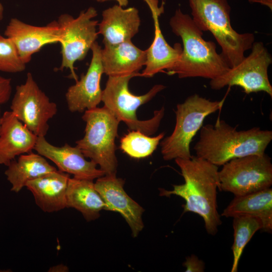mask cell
Instances as JSON below:
<instances>
[{
	"mask_svg": "<svg viewBox=\"0 0 272 272\" xmlns=\"http://www.w3.org/2000/svg\"><path fill=\"white\" fill-rule=\"evenodd\" d=\"M184 183L173 185L172 190L159 189L160 195L179 196L184 199L183 213L192 212L203 220L209 234L215 235L222 221L218 211L217 189L219 187L218 166L208 161L192 156L189 159H175Z\"/></svg>",
	"mask_w": 272,
	"mask_h": 272,
	"instance_id": "6da1fadb",
	"label": "cell"
},
{
	"mask_svg": "<svg viewBox=\"0 0 272 272\" xmlns=\"http://www.w3.org/2000/svg\"><path fill=\"white\" fill-rule=\"evenodd\" d=\"M172 32L181 37L183 47L178 60L167 71L180 79L200 77L214 79L226 73L230 67L216 50L213 41H206L202 31L192 18L177 9L169 21Z\"/></svg>",
	"mask_w": 272,
	"mask_h": 272,
	"instance_id": "7a4b0ae2",
	"label": "cell"
},
{
	"mask_svg": "<svg viewBox=\"0 0 272 272\" xmlns=\"http://www.w3.org/2000/svg\"><path fill=\"white\" fill-rule=\"evenodd\" d=\"M272 140V131L254 127L237 130L218 118L214 124L202 126L194 146L196 156L217 166L247 155H262Z\"/></svg>",
	"mask_w": 272,
	"mask_h": 272,
	"instance_id": "3957f363",
	"label": "cell"
},
{
	"mask_svg": "<svg viewBox=\"0 0 272 272\" xmlns=\"http://www.w3.org/2000/svg\"><path fill=\"white\" fill-rule=\"evenodd\" d=\"M192 20L202 31H209L222 49L230 67L239 64L244 53L251 48L254 35L237 32L230 21L231 8L227 0H188Z\"/></svg>",
	"mask_w": 272,
	"mask_h": 272,
	"instance_id": "277c9868",
	"label": "cell"
},
{
	"mask_svg": "<svg viewBox=\"0 0 272 272\" xmlns=\"http://www.w3.org/2000/svg\"><path fill=\"white\" fill-rule=\"evenodd\" d=\"M137 76L143 75L137 73L122 76H108L103 90L102 101L104 106L120 121L124 122L129 129L151 135L156 132L160 126L165 113L164 107L155 111L151 118L145 120L137 118V110L164 89L165 86L157 84L145 94L135 95L130 92L128 83L131 78Z\"/></svg>",
	"mask_w": 272,
	"mask_h": 272,
	"instance_id": "5b68a950",
	"label": "cell"
},
{
	"mask_svg": "<svg viewBox=\"0 0 272 272\" xmlns=\"http://www.w3.org/2000/svg\"><path fill=\"white\" fill-rule=\"evenodd\" d=\"M82 119L86 122L85 135L76 142V147L105 175L116 174L115 140L120 121L105 106L85 110Z\"/></svg>",
	"mask_w": 272,
	"mask_h": 272,
	"instance_id": "8992f818",
	"label": "cell"
},
{
	"mask_svg": "<svg viewBox=\"0 0 272 272\" xmlns=\"http://www.w3.org/2000/svg\"><path fill=\"white\" fill-rule=\"evenodd\" d=\"M224 101H211L195 94L178 104L174 129L160 143L164 160L191 158L190 145L192 139L202 127L205 119L220 109Z\"/></svg>",
	"mask_w": 272,
	"mask_h": 272,
	"instance_id": "52a82bcc",
	"label": "cell"
},
{
	"mask_svg": "<svg viewBox=\"0 0 272 272\" xmlns=\"http://www.w3.org/2000/svg\"><path fill=\"white\" fill-rule=\"evenodd\" d=\"M220 191L241 196L271 187L272 164L266 154L233 159L219 170Z\"/></svg>",
	"mask_w": 272,
	"mask_h": 272,
	"instance_id": "ba28073f",
	"label": "cell"
},
{
	"mask_svg": "<svg viewBox=\"0 0 272 272\" xmlns=\"http://www.w3.org/2000/svg\"><path fill=\"white\" fill-rule=\"evenodd\" d=\"M97 16V10L90 7L85 11H82L76 18L70 14H63L60 15L57 21L62 56L58 70L69 69L71 72L70 77L76 82L78 78L74 63L85 58L98 37V21L93 20Z\"/></svg>",
	"mask_w": 272,
	"mask_h": 272,
	"instance_id": "9c48e42d",
	"label": "cell"
},
{
	"mask_svg": "<svg viewBox=\"0 0 272 272\" xmlns=\"http://www.w3.org/2000/svg\"><path fill=\"white\" fill-rule=\"evenodd\" d=\"M251 49V53L239 64L211 80V88L218 90L227 86H237L247 94L263 91L271 97L272 86L267 73L271 56L261 42H254Z\"/></svg>",
	"mask_w": 272,
	"mask_h": 272,
	"instance_id": "30bf717a",
	"label": "cell"
},
{
	"mask_svg": "<svg viewBox=\"0 0 272 272\" xmlns=\"http://www.w3.org/2000/svg\"><path fill=\"white\" fill-rule=\"evenodd\" d=\"M11 111L37 137H45L48 122L57 111L56 104L39 88L28 73L24 83L17 86L13 98Z\"/></svg>",
	"mask_w": 272,
	"mask_h": 272,
	"instance_id": "8fae6325",
	"label": "cell"
},
{
	"mask_svg": "<svg viewBox=\"0 0 272 272\" xmlns=\"http://www.w3.org/2000/svg\"><path fill=\"white\" fill-rule=\"evenodd\" d=\"M124 181L116 174L104 175L97 179L94 185L105 204L104 210L120 213L131 230L133 237L144 228V209L133 200L123 188Z\"/></svg>",
	"mask_w": 272,
	"mask_h": 272,
	"instance_id": "7c38bea8",
	"label": "cell"
},
{
	"mask_svg": "<svg viewBox=\"0 0 272 272\" xmlns=\"http://www.w3.org/2000/svg\"><path fill=\"white\" fill-rule=\"evenodd\" d=\"M101 47L95 41L91 46L92 57L85 74L70 86L65 94L69 110L72 112H83L97 107L102 101L103 90L100 81L103 70L101 63Z\"/></svg>",
	"mask_w": 272,
	"mask_h": 272,
	"instance_id": "4fadbf2b",
	"label": "cell"
},
{
	"mask_svg": "<svg viewBox=\"0 0 272 272\" xmlns=\"http://www.w3.org/2000/svg\"><path fill=\"white\" fill-rule=\"evenodd\" d=\"M34 150L53 162L58 170L72 174L75 178L93 181L105 175L94 162L87 160L76 146L65 144L56 147L50 144L45 137H38Z\"/></svg>",
	"mask_w": 272,
	"mask_h": 272,
	"instance_id": "5bb4252c",
	"label": "cell"
},
{
	"mask_svg": "<svg viewBox=\"0 0 272 272\" xmlns=\"http://www.w3.org/2000/svg\"><path fill=\"white\" fill-rule=\"evenodd\" d=\"M5 35L13 41L20 58L26 64L45 45L59 43V29L55 21L44 26H36L14 18L7 26Z\"/></svg>",
	"mask_w": 272,
	"mask_h": 272,
	"instance_id": "9a60e30c",
	"label": "cell"
},
{
	"mask_svg": "<svg viewBox=\"0 0 272 272\" xmlns=\"http://www.w3.org/2000/svg\"><path fill=\"white\" fill-rule=\"evenodd\" d=\"M37 138L12 111H5L0 118V164L8 166L16 156L32 152Z\"/></svg>",
	"mask_w": 272,
	"mask_h": 272,
	"instance_id": "2e32d148",
	"label": "cell"
},
{
	"mask_svg": "<svg viewBox=\"0 0 272 272\" xmlns=\"http://www.w3.org/2000/svg\"><path fill=\"white\" fill-rule=\"evenodd\" d=\"M152 12L155 27L154 39L147 51L145 68L142 73L143 77H152L164 70L172 67L178 60L182 47L179 43L173 47L165 39L160 29L158 17L163 13V7L159 8L157 0H146Z\"/></svg>",
	"mask_w": 272,
	"mask_h": 272,
	"instance_id": "e0dca14e",
	"label": "cell"
},
{
	"mask_svg": "<svg viewBox=\"0 0 272 272\" xmlns=\"http://www.w3.org/2000/svg\"><path fill=\"white\" fill-rule=\"evenodd\" d=\"M102 16L98 33L103 36L104 46L131 41L139 31L141 20L134 7L123 9L115 5L104 10Z\"/></svg>",
	"mask_w": 272,
	"mask_h": 272,
	"instance_id": "ac0fdd59",
	"label": "cell"
},
{
	"mask_svg": "<svg viewBox=\"0 0 272 272\" xmlns=\"http://www.w3.org/2000/svg\"><path fill=\"white\" fill-rule=\"evenodd\" d=\"M70 178L69 174L56 170L28 181L25 187L42 211L53 213L66 208V191Z\"/></svg>",
	"mask_w": 272,
	"mask_h": 272,
	"instance_id": "d6986e66",
	"label": "cell"
},
{
	"mask_svg": "<svg viewBox=\"0 0 272 272\" xmlns=\"http://www.w3.org/2000/svg\"><path fill=\"white\" fill-rule=\"evenodd\" d=\"M103 73L108 76H122L139 73L145 65L147 51L135 46L131 41L106 45L101 49Z\"/></svg>",
	"mask_w": 272,
	"mask_h": 272,
	"instance_id": "ffe728a7",
	"label": "cell"
},
{
	"mask_svg": "<svg viewBox=\"0 0 272 272\" xmlns=\"http://www.w3.org/2000/svg\"><path fill=\"white\" fill-rule=\"evenodd\" d=\"M247 215L260 220L262 230H272V189L271 187L241 196H235L224 210L226 218Z\"/></svg>",
	"mask_w": 272,
	"mask_h": 272,
	"instance_id": "44dd1931",
	"label": "cell"
},
{
	"mask_svg": "<svg viewBox=\"0 0 272 272\" xmlns=\"http://www.w3.org/2000/svg\"><path fill=\"white\" fill-rule=\"evenodd\" d=\"M66 208L79 211L88 222L100 217L105 204L93 180L70 178L66 191Z\"/></svg>",
	"mask_w": 272,
	"mask_h": 272,
	"instance_id": "7402d4cb",
	"label": "cell"
},
{
	"mask_svg": "<svg viewBox=\"0 0 272 272\" xmlns=\"http://www.w3.org/2000/svg\"><path fill=\"white\" fill-rule=\"evenodd\" d=\"M56 170L43 156L31 152L12 161L5 174L12 185L11 190L18 193L28 181Z\"/></svg>",
	"mask_w": 272,
	"mask_h": 272,
	"instance_id": "603a6c76",
	"label": "cell"
},
{
	"mask_svg": "<svg viewBox=\"0 0 272 272\" xmlns=\"http://www.w3.org/2000/svg\"><path fill=\"white\" fill-rule=\"evenodd\" d=\"M233 218L234 241L232 250L233 260L231 271L237 272L245 247L254 234L262 229V224L260 220L249 216H239Z\"/></svg>",
	"mask_w": 272,
	"mask_h": 272,
	"instance_id": "cb8c5ba5",
	"label": "cell"
},
{
	"mask_svg": "<svg viewBox=\"0 0 272 272\" xmlns=\"http://www.w3.org/2000/svg\"><path fill=\"white\" fill-rule=\"evenodd\" d=\"M164 135L165 132H162L151 137L140 131L131 130L121 138L120 147L132 158H145L152 154Z\"/></svg>",
	"mask_w": 272,
	"mask_h": 272,
	"instance_id": "d4e9b609",
	"label": "cell"
},
{
	"mask_svg": "<svg viewBox=\"0 0 272 272\" xmlns=\"http://www.w3.org/2000/svg\"><path fill=\"white\" fill-rule=\"evenodd\" d=\"M25 68L26 64L20 58L13 41L0 34V71L18 73Z\"/></svg>",
	"mask_w": 272,
	"mask_h": 272,
	"instance_id": "484cf974",
	"label": "cell"
},
{
	"mask_svg": "<svg viewBox=\"0 0 272 272\" xmlns=\"http://www.w3.org/2000/svg\"><path fill=\"white\" fill-rule=\"evenodd\" d=\"M183 265L186 272H203L205 267L203 261L194 254L187 257Z\"/></svg>",
	"mask_w": 272,
	"mask_h": 272,
	"instance_id": "4316f807",
	"label": "cell"
},
{
	"mask_svg": "<svg viewBox=\"0 0 272 272\" xmlns=\"http://www.w3.org/2000/svg\"><path fill=\"white\" fill-rule=\"evenodd\" d=\"M11 93V79L0 76V105L8 101Z\"/></svg>",
	"mask_w": 272,
	"mask_h": 272,
	"instance_id": "83f0119b",
	"label": "cell"
},
{
	"mask_svg": "<svg viewBox=\"0 0 272 272\" xmlns=\"http://www.w3.org/2000/svg\"><path fill=\"white\" fill-rule=\"evenodd\" d=\"M101 2H105L108 0H100ZM119 3V5L122 6H126L128 4V0H116Z\"/></svg>",
	"mask_w": 272,
	"mask_h": 272,
	"instance_id": "f1b7e54d",
	"label": "cell"
},
{
	"mask_svg": "<svg viewBox=\"0 0 272 272\" xmlns=\"http://www.w3.org/2000/svg\"><path fill=\"white\" fill-rule=\"evenodd\" d=\"M4 16V7L3 5L0 3V20H2Z\"/></svg>",
	"mask_w": 272,
	"mask_h": 272,
	"instance_id": "f546056e",
	"label": "cell"
}]
</instances>
